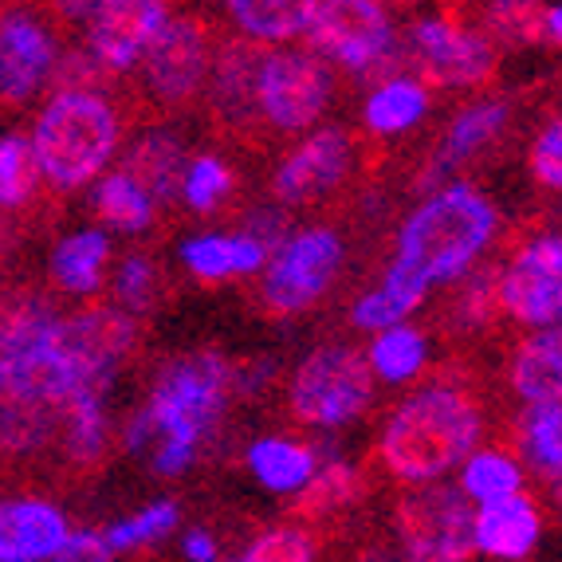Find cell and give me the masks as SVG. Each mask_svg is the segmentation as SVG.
Returning a JSON list of instances; mask_svg holds the SVG:
<instances>
[{
    "label": "cell",
    "mask_w": 562,
    "mask_h": 562,
    "mask_svg": "<svg viewBox=\"0 0 562 562\" xmlns=\"http://www.w3.org/2000/svg\"><path fill=\"white\" fill-rule=\"evenodd\" d=\"M240 390V370L213 350L169 358L154 374L146 405L131 417L122 445L134 457H146L158 476H181L209 445L228 397Z\"/></svg>",
    "instance_id": "cell-1"
},
{
    "label": "cell",
    "mask_w": 562,
    "mask_h": 562,
    "mask_svg": "<svg viewBox=\"0 0 562 562\" xmlns=\"http://www.w3.org/2000/svg\"><path fill=\"white\" fill-rule=\"evenodd\" d=\"M484 437L480 402L452 382H429L413 390L382 429L378 457L394 480L429 484L445 480Z\"/></svg>",
    "instance_id": "cell-2"
},
{
    "label": "cell",
    "mask_w": 562,
    "mask_h": 562,
    "mask_svg": "<svg viewBox=\"0 0 562 562\" xmlns=\"http://www.w3.org/2000/svg\"><path fill=\"white\" fill-rule=\"evenodd\" d=\"M499 233L496 205L480 193L476 186L452 181L422 201L405 216L397 233V256L405 268L422 276L429 288L437 283H457L476 268L487 252V244Z\"/></svg>",
    "instance_id": "cell-3"
},
{
    "label": "cell",
    "mask_w": 562,
    "mask_h": 562,
    "mask_svg": "<svg viewBox=\"0 0 562 562\" xmlns=\"http://www.w3.org/2000/svg\"><path fill=\"white\" fill-rule=\"evenodd\" d=\"M29 138L47 186L56 193H71L91 186L111 166L122 142V119L103 91L67 87L52 91Z\"/></svg>",
    "instance_id": "cell-4"
},
{
    "label": "cell",
    "mask_w": 562,
    "mask_h": 562,
    "mask_svg": "<svg viewBox=\"0 0 562 562\" xmlns=\"http://www.w3.org/2000/svg\"><path fill=\"white\" fill-rule=\"evenodd\" d=\"M374 370L350 342L315 347L288 382L291 417L311 429H347L374 402Z\"/></svg>",
    "instance_id": "cell-5"
},
{
    "label": "cell",
    "mask_w": 562,
    "mask_h": 562,
    "mask_svg": "<svg viewBox=\"0 0 562 562\" xmlns=\"http://www.w3.org/2000/svg\"><path fill=\"white\" fill-rule=\"evenodd\" d=\"M311 52L355 76H382L402 59L385 0H319L307 29Z\"/></svg>",
    "instance_id": "cell-6"
},
{
    "label": "cell",
    "mask_w": 562,
    "mask_h": 562,
    "mask_svg": "<svg viewBox=\"0 0 562 562\" xmlns=\"http://www.w3.org/2000/svg\"><path fill=\"white\" fill-rule=\"evenodd\" d=\"M335 99V71L311 47H276L256 67V114L280 134L319 126Z\"/></svg>",
    "instance_id": "cell-7"
},
{
    "label": "cell",
    "mask_w": 562,
    "mask_h": 562,
    "mask_svg": "<svg viewBox=\"0 0 562 562\" xmlns=\"http://www.w3.org/2000/svg\"><path fill=\"white\" fill-rule=\"evenodd\" d=\"M472 516L476 507L460 492V484L429 480V484H409L397 499V543L405 559L417 562H460L476 554L472 543Z\"/></svg>",
    "instance_id": "cell-8"
},
{
    "label": "cell",
    "mask_w": 562,
    "mask_h": 562,
    "mask_svg": "<svg viewBox=\"0 0 562 562\" xmlns=\"http://www.w3.org/2000/svg\"><path fill=\"white\" fill-rule=\"evenodd\" d=\"M342 268V240L323 225L283 236L263 263V307L272 315H300L315 307Z\"/></svg>",
    "instance_id": "cell-9"
},
{
    "label": "cell",
    "mask_w": 562,
    "mask_h": 562,
    "mask_svg": "<svg viewBox=\"0 0 562 562\" xmlns=\"http://www.w3.org/2000/svg\"><path fill=\"white\" fill-rule=\"evenodd\" d=\"M402 56L422 71L425 83L449 91H476L496 71V44L487 32L464 29L449 16H422L409 24Z\"/></svg>",
    "instance_id": "cell-10"
},
{
    "label": "cell",
    "mask_w": 562,
    "mask_h": 562,
    "mask_svg": "<svg viewBox=\"0 0 562 562\" xmlns=\"http://www.w3.org/2000/svg\"><path fill=\"white\" fill-rule=\"evenodd\" d=\"M59 342L76 366L79 390L106 397L119 370L131 362L138 347V323L126 307L94 303V307L59 315Z\"/></svg>",
    "instance_id": "cell-11"
},
{
    "label": "cell",
    "mask_w": 562,
    "mask_h": 562,
    "mask_svg": "<svg viewBox=\"0 0 562 562\" xmlns=\"http://www.w3.org/2000/svg\"><path fill=\"white\" fill-rule=\"evenodd\" d=\"M499 315L519 327L562 323V233L531 236L496 272Z\"/></svg>",
    "instance_id": "cell-12"
},
{
    "label": "cell",
    "mask_w": 562,
    "mask_h": 562,
    "mask_svg": "<svg viewBox=\"0 0 562 562\" xmlns=\"http://www.w3.org/2000/svg\"><path fill=\"white\" fill-rule=\"evenodd\" d=\"M142 83L158 106H186L205 87L213 67V44L201 20L169 16L166 29L142 52Z\"/></svg>",
    "instance_id": "cell-13"
},
{
    "label": "cell",
    "mask_w": 562,
    "mask_h": 562,
    "mask_svg": "<svg viewBox=\"0 0 562 562\" xmlns=\"http://www.w3.org/2000/svg\"><path fill=\"white\" fill-rule=\"evenodd\" d=\"M56 59V32L47 29L40 12H0V111L29 106L52 83Z\"/></svg>",
    "instance_id": "cell-14"
},
{
    "label": "cell",
    "mask_w": 562,
    "mask_h": 562,
    "mask_svg": "<svg viewBox=\"0 0 562 562\" xmlns=\"http://www.w3.org/2000/svg\"><path fill=\"white\" fill-rule=\"evenodd\" d=\"M355 166V142L338 126H311L307 138L276 166L272 198L283 209L319 205L350 178Z\"/></svg>",
    "instance_id": "cell-15"
},
{
    "label": "cell",
    "mask_w": 562,
    "mask_h": 562,
    "mask_svg": "<svg viewBox=\"0 0 562 562\" xmlns=\"http://www.w3.org/2000/svg\"><path fill=\"white\" fill-rule=\"evenodd\" d=\"M169 16H173L169 0H106L103 9L87 20L83 44L111 76H122V71L138 67L142 52L166 29Z\"/></svg>",
    "instance_id": "cell-16"
},
{
    "label": "cell",
    "mask_w": 562,
    "mask_h": 562,
    "mask_svg": "<svg viewBox=\"0 0 562 562\" xmlns=\"http://www.w3.org/2000/svg\"><path fill=\"white\" fill-rule=\"evenodd\" d=\"M64 409L29 394L12 382H0V476L29 469L47 449L59 445Z\"/></svg>",
    "instance_id": "cell-17"
},
{
    "label": "cell",
    "mask_w": 562,
    "mask_h": 562,
    "mask_svg": "<svg viewBox=\"0 0 562 562\" xmlns=\"http://www.w3.org/2000/svg\"><path fill=\"white\" fill-rule=\"evenodd\" d=\"M539 535H543V512L524 492L476 504L472 543H476V554H484V559H499V562L527 559L539 547Z\"/></svg>",
    "instance_id": "cell-18"
},
{
    "label": "cell",
    "mask_w": 562,
    "mask_h": 562,
    "mask_svg": "<svg viewBox=\"0 0 562 562\" xmlns=\"http://www.w3.org/2000/svg\"><path fill=\"white\" fill-rule=\"evenodd\" d=\"M71 524L47 499H0V562L59 559Z\"/></svg>",
    "instance_id": "cell-19"
},
{
    "label": "cell",
    "mask_w": 562,
    "mask_h": 562,
    "mask_svg": "<svg viewBox=\"0 0 562 562\" xmlns=\"http://www.w3.org/2000/svg\"><path fill=\"white\" fill-rule=\"evenodd\" d=\"M256 67H260V52L248 36L228 40L221 52L213 56L209 67V103L213 114L228 126H248L256 122Z\"/></svg>",
    "instance_id": "cell-20"
},
{
    "label": "cell",
    "mask_w": 562,
    "mask_h": 562,
    "mask_svg": "<svg viewBox=\"0 0 562 562\" xmlns=\"http://www.w3.org/2000/svg\"><path fill=\"white\" fill-rule=\"evenodd\" d=\"M268 256L272 252L252 233H244V228L240 233H198L181 244V263L201 283H225L256 276L263 272Z\"/></svg>",
    "instance_id": "cell-21"
},
{
    "label": "cell",
    "mask_w": 562,
    "mask_h": 562,
    "mask_svg": "<svg viewBox=\"0 0 562 562\" xmlns=\"http://www.w3.org/2000/svg\"><path fill=\"white\" fill-rule=\"evenodd\" d=\"M512 390L524 402H562V323L535 327L512 355Z\"/></svg>",
    "instance_id": "cell-22"
},
{
    "label": "cell",
    "mask_w": 562,
    "mask_h": 562,
    "mask_svg": "<svg viewBox=\"0 0 562 562\" xmlns=\"http://www.w3.org/2000/svg\"><path fill=\"white\" fill-rule=\"evenodd\" d=\"M59 311L29 283H4L0 288V374L16 362L40 335L56 327Z\"/></svg>",
    "instance_id": "cell-23"
},
{
    "label": "cell",
    "mask_w": 562,
    "mask_h": 562,
    "mask_svg": "<svg viewBox=\"0 0 562 562\" xmlns=\"http://www.w3.org/2000/svg\"><path fill=\"white\" fill-rule=\"evenodd\" d=\"M186 161H189V154H186V146H181L178 134L154 126V131L138 134V138L131 142V150H126V158H122V169H126L134 181H142L154 201L166 205V201H173L181 193Z\"/></svg>",
    "instance_id": "cell-24"
},
{
    "label": "cell",
    "mask_w": 562,
    "mask_h": 562,
    "mask_svg": "<svg viewBox=\"0 0 562 562\" xmlns=\"http://www.w3.org/2000/svg\"><path fill=\"white\" fill-rule=\"evenodd\" d=\"M507 114L512 106L504 99H484V103H472L449 122L441 146L432 154L429 173H449V169H460L464 161H472L476 154H484L492 142L504 134Z\"/></svg>",
    "instance_id": "cell-25"
},
{
    "label": "cell",
    "mask_w": 562,
    "mask_h": 562,
    "mask_svg": "<svg viewBox=\"0 0 562 562\" xmlns=\"http://www.w3.org/2000/svg\"><path fill=\"white\" fill-rule=\"evenodd\" d=\"M425 295H429V283L413 272V268H405L402 260H390L382 283L355 300V307H350V323H355L358 330L394 327V323H405L413 311L422 307Z\"/></svg>",
    "instance_id": "cell-26"
},
{
    "label": "cell",
    "mask_w": 562,
    "mask_h": 562,
    "mask_svg": "<svg viewBox=\"0 0 562 562\" xmlns=\"http://www.w3.org/2000/svg\"><path fill=\"white\" fill-rule=\"evenodd\" d=\"M59 457L67 469L91 472L103 464L111 449V425H106V397L79 394L64 405V422H59Z\"/></svg>",
    "instance_id": "cell-27"
},
{
    "label": "cell",
    "mask_w": 562,
    "mask_h": 562,
    "mask_svg": "<svg viewBox=\"0 0 562 562\" xmlns=\"http://www.w3.org/2000/svg\"><path fill=\"white\" fill-rule=\"evenodd\" d=\"M106 260H111V236L103 228H79L64 236L52 252V280L64 295H94L106 280Z\"/></svg>",
    "instance_id": "cell-28"
},
{
    "label": "cell",
    "mask_w": 562,
    "mask_h": 562,
    "mask_svg": "<svg viewBox=\"0 0 562 562\" xmlns=\"http://www.w3.org/2000/svg\"><path fill=\"white\" fill-rule=\"evenodd\" d=\"M319 469V457L291 437H256L248 445V472L272 496H295Z\"/></svg>",
    "instance_id": "cell-29"
},
{
    "label": "cell",
    "mask_w": 562,
    "mask_h": 562,
    "mask_svg": "<svg viewBox=\"0 0 562 562\" xmlns=\"http://www.w3.org/2000/svg\"><path fill=\"white\" fill-rule=\"evenodd\" d=\"M225 9L252 44H291L307 36L319 0H225Z\"/></svg>",
    "instance_id": "cell-30"
},
{
    "label": "cell",
    "mask_w": 562,
    "mask_h": 562,
    "mask_svg": "<svg viewBox=\"0 0 562 562\" xmlns=\"http://www.w3.org/2000/svg\"><path fill=\"white\" fill-rule=\"evenodd\" d=\"M425 114H429V87H425V79L413 76L382 79L362 106L366 131L378 134V138H394V134L422 126Z\"/></svg>",
    "instance_id": "cell-31"
},
{
    "label": "cell",
    "mask_w": 562,
    "mask_h": 562,
    "mask_svg": "<svg viewBox=\"0 0 562 562\" xmlns=\"http://www.w3.org/2000/svg\"><path fill=\"white\" fill-rule=\"evenodd\" d=\"M91 213L99 216L106 228H119V233L134 236L154 225L158 201L146 193L142 181H134L126 169H119V173H99V178H94Z\"/></svg>",
    "instance_id": "cell-32"
},
{
    "label": "cell",
    "mask_w": 562,
    "mask_h": 562,
    "mask_svg": "<svg viewBox=\"0 0 562 562\" xmlns=\"http://www.w3.org/2000/svg\"><path fill=\"white\" fill-rule=\"evenodd\" d=\"M366 362H370L378 382H385V385L417 382L422 370L429 366V338L417 327H409V323L382 327V330H374L370 347H366Z\"/></svg>",
    "instance_id": "cell-33"
},
{
    "label": "cell",
    "mask_w": 562,
    "mask_h": 562,
    "mask_svg": "<svg viewBox=\"0 0 562 562\" xmlns=\"http://www.w3.org/2000/svg\"><path fill=\"white\" fill-rule=\"evenodd\" d=\"M524 484H527L524 464L504 449H480L476 445L469 457L460 460V492L472 504H487V499L524 492Z\"/></svg>",
    "instance_id": "cell-34"
},
{
    "label": "cell",
    "mask_w": 562,
    "mask_h": 562,
    "mask_svg": "<svg viewBox=\"0 0 562 562\" xmlns=\"http://www.w3.org/2000/svg\"><path fill=\"white\" fill-rule=\"evenodd\" d=\"M519 445L539 476L562 480V402H527Z\"/></svg>",
    "instance_id": "cell-35"
},
{
    "label": "cell",
    "mask_w": 562,
    "mask_h": 562,
    "mask_svg": "<svg viewBox=\"0 0 562 562\" xmlns=\"http://www.w3.org/2000/svg\"><path fill=\"white\" fill-rule=\"evenodd\" d=\"M44 173H40L36 150H32L29 134H4L0 138V209L20 213L36 201Z\"/></svg>",
    "instance_id": "cell-36"
},
{
    "label": "cell",
    "mask_w": 562,
    "mask_h": 562,
    "mask_svg": "<svg viewBox=\"0 0 562 562\" xmlns=\"http://www.w3.org/2000/svg\"><path fill=\"white\" fill-rule=\"evenodd\" d=\"M358 496H362V476L350 469L347 460L330 457L315 469L307 487L295 492V512H300L303 519H319V516H330V512L350 507Z\"/></svg>",
    "instance_id": "cell-37"
},
{
    "label": "cell",
    "mask_w": 562,
    "mask_h": 562,
    "mask_svg": "<svg viewBox=\"0 0 562 562\" xmlns=\"http://www.w3.org/2000/svg\"><path fill=\"white\" fill-rule=\"evenodd\" d=\"M543 0H487L484 29L492 44L504 47H539L543 44Z\"/></svg>",
    "instance_id": "cell-38"
},
{
    "label": "cell",
    "mask_w": 562,
    "mask_h": 562,
    "mask_svg": "<svg viewBox=\"0 0 562 562\" xmlns=\"http://www.w3.org/2000/svg\"><path fill=\"white\" fill-rule=\"evenodd\" d=\"M236 178L233 166L216 154H198V158L186 161V173H181V193L178 198L186 201L193 213H213L228 201Z\"/></svg>",
    "instance_id": "cell-39"
},
{
    "label": "cell",
    "mask_w": 562,
    "mask_h": 562,
    "mask_svg": "<svg viewBox=\"0 0 562 562\" xmlns=\"http://www.w3.org/2000/svg\"><path fill=\"white\" fill-rule=\"evenodd\" d=\"M181 512L173 499H158V504L142 507L134 512L131 519H122V524L106 527L103 539L114 554H126V551H138V547H150V543H161L173 527H178Z\"/></svg>",
    "instance_id": "cell-40"
},
{
    "label": "cell",
    "mask_w": 562,
    "mask_h": 562,
    "mask_svg": "<svg viewBox=\"0 0 562 562\" xmlns=\"http://www.w3.org/2000/svg\"><path fill=\"white\" fill-rule=\"evenodd\" d=\"M319 554L315 547V535L300 524H280V527H268L252 539V543L244 547L240 559L244 562H311Z\"/></svg>",
    "instance_id": "cell-41"
},
{
    "label": "cell",
    "mask_w": 562,
    "mask_h": 562,
    "mask_svg": "<svg viewBox=\"0 0 562 562\" xmlns=\"http://www.w3.org/2000/svg\"><path fill=\"white\" fill-rule=\"evenodd\" d=\"M158 283H161V272L154 256L146 252H131L122 256L119 272H114V300L119 307H126L131 315L138 311H150L158 303Z\"/></svg>",
    "instance_id": "cell-42"
},
{
    "label": "cell",
    "mask_w": 562,
    "mask_h": 562,
    "mask_svg": "<svg viewBox=\"0 0 562 562\" xmlns=\"http://www.w3.org/2000/svg\"><path fill=\"white\" fill-rule=\"evenodd\" d=\"M527 169L543 189L562 193V114L535 134L531 150H527Z\"/></svg>",
    "instance_id": "cell-43"
},
{
    "label": "cell",
    "mask_w": 562,
    "mask_h": 562,
    "mask_svg": "<svg viewBox=\"0 0 562 562\" xmlns=\"http://www.w3.org/2000/svg\"><path fill=\"white\" fill-rule=\"evenodd\" d=\"M103 79H111V71H106L99 59H94L91 47H71L67 56L56 59V71H52V91H67V87H94L99 91V83Z\"/></svg>",
    "instance_id": "cell-44"
},
{
    "label": "cell",
    "mask_w": 562,
    "mask_h": 562,
    "mask_svg": "<svg viewBox=\"0 0 562 562\" xmlns=\"http://www.w3.org/2000/svg\"><path fill=\"white\" fill-rule=\"evenodd\" d=\"M499 315V300H496V272H480L469 288L460 291V323H492Z\"/></svg>",
    "instance_id": "cell-45"
},
{
    "label": "cell",
    "mask_w": 562,
    "mask_h": 562,
    "mask_svg": "<svg viewBox=\"0 0 562 562\" xmlns=\"http://www.w3.org/2000/svg\"><path fill=\"white\" fill-rule=\"evenodd\" d=\"M64 562H106L114 559V551L106 547L103 531H71L67 535L64 551H59Z\"/></svg>",
    "instance_id": "cell-46"
},
{
    "label": "cell",
    "mask_w": 562,
    "mask_h": 562,
    "mask_svg": "<svg viewBox=\"0 0 562 562\" xmlns=\"http://www.w3.org/2000/svg\"><path fill=\"white\" fill-rule=\"evenodd\" d=\"M244 233H252L256 240H260L263 248L272 252L276 244H280L283 236H288V221H283L280 209H256V213L248 216V225H244Z\"/></svg>",
    "instance_id": "cell-47"
},
{
    "label": "cell",
    "mask_w": 562,
    "mask_h": 562,
    "mask_svg": "<svg viewBox=\"0 0 562 562\" xmlns=\"http://www.w3.org/2000/svg\"><path fill=\"white\" fill-rule=\"evenodd\" d=\"M52 4V16L59 24H71V29H87V20L103 9L106 0H47Z\"/></svg>",
    "instance_id": "cell-48"
},
{
    "label": "cell",
    "mask_w": 562,
    "mask_h": 562,
    "mask_svg": "<svg viewBox=\"0 0 562 562\" xmlns=\"http://www.w3.org/2000/svg\"><path fill=\"white\" fill-rule=\"evenodd\" d=\"M181 551H186V559H193V562H216V559H221V547H216L213 531H205V527H193V531H186V539H181Z\"/></svg>",
    "instance_id": "cell-49"
},
{
    "label": "cell",
    "mask_w": 562,
    "mask_h": 562,
    "mask_svg": "<svg viewBox=\"0 0 562 562\" xmlns=\"http://www.w3.org/2000/svg\"><path fill=\"white\" fill-rule=\"evenodd\" d=\"M543 44L562 47V0L559 4H547L543 12Z\"/></svg>",
    "instance_id": "cell-50"
},
{
    "label": "cell",
    "mask_w": 562,
    "mask_h": 562,
    "mask_svg": "<svg viewBox=\"0 0 562 562\" xmlns=\"http://www.w3.org/2000/svg\"><path fill=\"white\" fill-rule=\"evenodd\" d=\"M12 248H16V225H12L9 216H4V209H0V263L9 260Z\"/></svg>",
    "instance_id": "cell-51"
},
{
    "label": "cell",
    "mask_w": 562,
    "mask_h": 562,
    "mask_svg": "<svg viewBox=\"0 0 562 562\" xmlns=\"http://www.w3.org/2000/svg\"><path fill=\"white\" fill-rule=\"evenodd\" d=\"M554 484V507H559V516H562V480H551Z\"/></svg>",
    "instance_id": "cell-52"
}]
</instances>
